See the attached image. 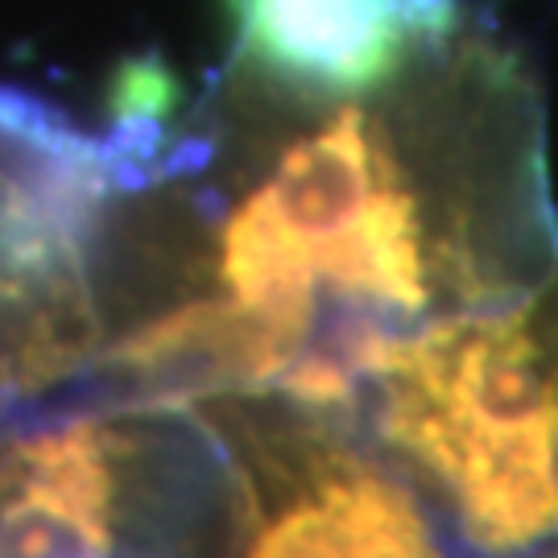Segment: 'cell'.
Returning a JSON list of instances; mask_svg holds the SVG:
<instances>
[{"instance_id":"1","label":"cell","mask_w":558,"mask_h":558,"mask_svg":"<svg viewBox=\"0 0 558 558\" xmlns=\"http://www.w3.org/2000/svg\"><path fill=\"white\" fill-rule=\"evenodd\" d=\"M558 269L538 75L472 21L373 96L323 100L220 207L211 290L120 348L182 389L352 410L401 336Z\"/></svg>"},{"instance_id":"2","label":"cell","mask_w":558,"mask_h":558,"mask_svg":"<svg viewBox=\"0 0 558 558\" xmlns=\"http://www.w3.org/2000/svg\"><path fill=\"white\" fill-rule=\"evenodd\" d=\"M360 398L472 558L558 550V269L393 339Z\"/></svg>"},{"instance_id":"3","label":"cell","mask_w":558,"mask_h":558,"mask_svg":"<svg viewBox=\"0 0 558 558\" xmlns=\"http://www.w3.org/2000/svg\"><path fill=\"white\" fill-rule=\"evenodd\" d=\"M315 414L244 435L232 558H472L377 435L352 439Z\"/></svg>"},{"instance_id":"4","label":"cell","mask_w":558,"mask_h":558,"mask_svg":"<svg viewBox=\"0 0 558 558\" xmlns=\"http://www.w3.org/2000/svg\"><path fill=\"white\" fill-rule=\"evenodd\" d=\"M240 62L306 100L373 96L472 25L463 0H220Z\"/></svg>"},{"instance_id":"5","label":"cell","mask_w":558,"mask_h":558,"mask_svg":"<svg viewBox=\"0 0 558 558\" xmlns=\"http://www.w3.org/2000/svg\"><path fill=\"white\" fill-rule=\"evenodd\" d=\"M0 558H117L112 442L96 422L0 456Z\"/></svg>"},{"instance_id":"6","label":"cell","mask_w":558,"mask_h":558,"mask_svg":"<svg viewBox=\"0 0 558 558\" xmlns=\"http://www.w3.org/2000/svg\"><path fill=\"white\" fill-rule=\"evenodd\" d=\"M530 558H558V550H542V555H530Z\"/></svg>"}]
</instances>
